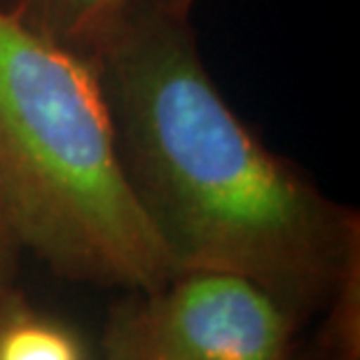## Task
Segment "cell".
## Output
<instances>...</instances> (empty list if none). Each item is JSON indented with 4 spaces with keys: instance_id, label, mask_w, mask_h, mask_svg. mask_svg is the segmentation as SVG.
Listing matches in <instances>:
<instances>
[{
    "instance_id": "1",
    "label": "cell",
    "mask_w": 360,
    "mask_h": 360,
    "mask_svg": "<svg viewBox=\"0 0 360 360\" xmlns=\"http://www.w3.org/2000/svg\"><path fill=\"white\" fill-rule=\"evenodd\" d=\"M94 63L129 187L176 269L246 278L302 328L321 319L360 271V215L232 110L190 14L139 0Z\"/></svg>"
},
{
    "instance_id": "2",
    "label": "cell",
    "mask_w": 360,
    "mask_h": 360,
    "mask_svg": "<svg viewBox=\"0 0 360 360\" xmlns=\"http://www.w3.org/2000/svg\"><path fill=\"white\" fill-rule=\"evenodd\" d=\"M0 192L24 253L56 276L131 292L178 271L129 187L96 63L3 7Z\"/></svg>"
},
{
    "instance_id": "3",
    "label": "cell",
    "mask_w": 360,
    "mask_h": 360,
    "mask_svg": "<svg viewBox=\"0 0 360 360\" xmlns=\"http://www.w3.org/2000/svg\"><path fill=\"white\" fill-rule=\"evenodd\" d=\"M302 326L262 288L222 271H176L124 292L105 316V360H290Z\"/></svg>"
},
{
    "instance_id": "4",
    "label": "cell",
    "mask_w": 360,
    "mask_h": 360,
    "mask_svg": "<svg viewBox=\"0 0 360 360\" xmlns=\"http://www.w3.org/2000/svg\"><path fill=\"white\" fill-rule=\"evenodd\" d=\"M139 0H0V7L40 38L96 59Z\"/></svg>"
},
{
    "instance_id": "5",
    "label": "cell",
    "mask_w": 360,
    "mask_h": 360,
    "mask_svg": "<svg viewBox=\"0 0 360 360\" xmlns=\"http://www.w3.org/2000/svg\"><path fill=\"white\" fill-rule=\"evenodd\" d=\"M290 360H360V271L344 283L314 337L297 344Z\"/></svg>"
},
{
    "instance_id": "6",
    "label": "cell",
    "mask_w": 360,
    "mask_h": 360,
    "mask_svg": "<svg viewBox=\"0 0 360 360\" xmlns=\"http://www.w3.org/2000/svg\"><path fill=\"white\" fill-rule=\"evenodd\" d=\"M0 360H82L75 337L26 307L0 333Z\"/></svg>"
},
{
    "instance_id": "7",
    "label": "cell",
    "mask_w": 360,
    "mask_h": 360,
    "mask_svg": "<svg viewBox=\"0 0 360 360\" xmlns=\"http://www.w3.org/2000/svg\"><path fill=\"white\" fill-rule=\"evenodd\" d=\"M21 255H24V248H21L19 234L14 229L10 208L0 192V290L17 285Z\"/></svg>"
},
{
    "instance_id": "8",
    "label": "cell",
    "mask_w": 360,
    "mask_h": 360,
    "mask_svg": "<svg viewBox=\"0 0 360 360\" xmlns=\"http://www.w3.org/2000/svg\"><path fill=\"white\" fill-rule=\"evenodd\" d=\"M26 307H28L26 297L21 295V290L17 285L0 290V333H3V328L7 326V323H10L12 319H17Z\"/></svg>"
},
{
    "instance_id": "9",
    "label": "cell",
    "mask_w": 360,
    "mask_h": 360,
    "mask_svg": "<svg viewBox=\"0 0 360 360\" xmlns=\"http://www.w3.org/2000/svg\"><path fill=\"white\" fill-rule=\"evenodd\" d=\"M153 3L164 7V10H169V12H176V14H192L194 5H197L199 0H153Z\"/></svg>"
}]
</instances>
